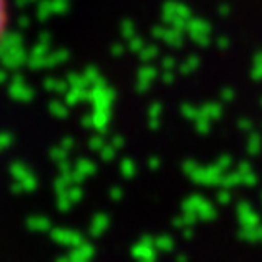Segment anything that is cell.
Here are the masks:
<instances>
[{
  "label": "cell",
  "instance_id": "1",
  "mask_svg": "<svg viewBox=\"0 0 262 262\" xmlns=\"http://www.w3.org/2000/svg\"><path fill=\"white\" fill-rule=\"evenodd\" d=\"M8 26H10V2L8 0H0V47H2L4 37H6Z\"/></svg>",
  "mask_w": 262,
  "mask_h": 262
}]
</instances>
